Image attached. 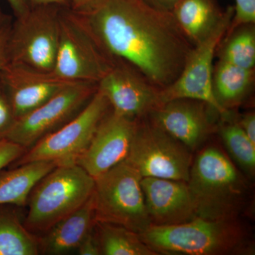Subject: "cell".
Masks as SVG:
<instances>
[{
  "mask_svg": "<svg viewBox=\"0 0 255 255\" xmlns=\"http://www.w3.org/2000/svg\"><path fill=\"white\" fill-rule=\"evenodd\" d=\"M14 13L15 17L21 16L31 9L29 0H6Z\"/></svg>",
  "mask_w": 255,
  "mask_h": 255,
  "instance_id": "33",
  "label": "cell"
},
{
  "mask_svg": "<svg viewBox=\"0 0 255 255\" xmlns=\"http://www.w3.org/2000/svg\"><path fill=\"white\" fill-rule=\"evenodd\" d=\"M11 24L9 21L0 28V71L9 61L8 41Z\"/></svg>",
  "mask_w": 255,
  "mask_h": 255,
  "instance_id": "30",
  "label": "cell"
},
{
  "mask_svg": "<svg viewBox=\"0 0 255 255\" xmlns=\"http://www.w3.org/2000/svg\"><path fill=\"white\" fill-rule=\"evenodd\" d=\"M102 255H156L142 241L138 233L110 223H96Z\"/></svg>",
  "mask_w": 255,
  "mask_h": 255,
  "instance_id": "23",
  "label": "cell"
},
{
  "mask_svg": "<svg viewBox=\"0 0 255 255\" xmlns=\"http://www.w3.org/2000/svg\"><path fill=\"white\" fill-rule=\"evenodd\" d=\"M143 1L154 9L164 11V12L171 13L181 0H143Z\"/></svg>",
  "mask_w": 255,
  "mask_h": 255,
  "instance_id": "32",
  "label": "cell"
},
{
  "mask_svg": "<svg viewBox=\"0 0 255 255\" xmlns=\"http://www.w3.org/2000/svg\"><path fill=\"white\" fill-rule=\"evenodd\" d=\"M126 159L142 177L186 182L193 162L191 150L159 127L148 115L137 119Z\"/></svg>",
  "mask_w": 255,
  "mask_h": 255,
  "instance_id": "7",
  "label": "cell"
},
{
  "mask_svg": "<svg viewBox=\"0 0 255 255\" xmlns=\"http://www.w3.org/2000/svg\"><path fill=\"white\" fill-rule=\"evenodd\" d=\"M233 13V6L219 28L205 41L193 48L177 80L159 91L160 105L175 99H193L209 104L221 117L229 113L230 111L223 110L215 99L212 91V75L216 48L227 31Z\"/></svg>",
  "mask_w": 255,
  "mask_h": 255,
  "instance_id": "11",
  "label": "cell"
},
{
  "mask_svg": "<svg viewBox=\"0 0 255 255\" xmlns=\"http://www.w3.org/2000/svg\"><path fill=\"white\" fill-rule=\"evenodd\" d=\"M27 150L22 146L6 139L0 140V172L11 163H14Z\"/></svg>",
  "mask_w": 255,
  "mask_h": 255,
  "instance_id": "27",
  "label": "cell"
},
{
  "mask_svg": "<svg viewBox=\"0 0 255 255\" xmlns=\"http://www.w3.org/2000/svg\"><path fill=\"white\" fill-rule=\"evenodd\" d=\"M78 254L80 255H100L101 248L97 236L93 234L92 231L89 233L78 248Z\"/></svg>",
  "mask_w": 255,
  "mask_h": 255,
  "instance_id": "29",
  "label": "cell"
},
{
  "mask_svg": "<svg viewBox=\"0 0 255 255\" xmlns=\"http://www.w3.org/2000/svg\"><path fill=\"white\" fill-rule=\"evenodd\" d=\"M148 117L189 150H194L217 130L221 115L205 102L181 98L162 104Z\"/></svg>",
  "mask_w": 255,
  "mask_h": 255,
  "instance_id": "13",
  "label": "cell"
},
{
  "mask_svg": "<svg viewBox=\"0 0 255 255\" xmlns=\"http://www.w3.org/2000/svg\"><path fill=\"white\" fill-rule=\"evenodd\" d=\"M141 179L127 159L96 178L92 194L95 223L117 225L138 234L150 227Z\"/></svg>",
  "mask_w": 255,
  "mask_h": 255,
  "instance_id": "5",
  "label": "cell"
},
{
  "mask_svg": "<svg viewBox=\"0 0 255 255\" xmlns=\"http://www.w3.org/2000/svg\"><path fill=\"white\" fill-rule=\"evenodd\" d=\"M95 224L92 195L88 201L65 219L55 223L39 240L40 250L47 254L62 255L78 249Z\"/></svg>",
  "mask_w": 255,
  "mask_h": 255,
  "instance_id": "18",
  "label": "cell"
},
{
  "mask_svg": "<svg viewBox=\"0 0 255 255\" xmlns=\"http://www.w3.org/2000/svg\"><path fill=\"white\" fill-rule=\"evenodd\" d=\"M105 0H70V10L80 16H86L98 9Z\"/></svg>",
  "mask_w": 255,
  "mask_h": 255,
  "instance_id": "28",
  "label": "cell"
},
{
  "mask_svg": "<svg viewBox=\"0 0 255 255\" xmlns=\"http://www.w3.org/2000/svg\"><path fill=\"white\" fill-rule=\"evenodd\" d=\"M226 148L236 162L253 176L255 170V145H253L232 112L221 117L217 128Z\"/></svg>",
  "mask_w": 255,
  "mask_h": 255,
  "instance_id": "24",
  "label": "cell"
},
{
  "mask_svg": "<svg viewBox=\"0 0 255 255\" xmlns=\"http://www.w3.org/2000/svg\"><path fill=\"white\" fill-rule=\"evenodd\" d=\"M31 6L54 5L70 9V0H29Z\"/></svg>",
  "mask_w": 255,
  "mask_h": 255,
  "instance_id": "34",
  "label": "cell"
},
{
  "mask_svg": "<svg viewBox=\"0 0 255 255\" xmlns=\"http://www.w3.org/2000/svg\"><path fill=\"white\" fill-rule=\"evenodd\" d=\"M216 57L245 69L255 67V24L242 25L226 33L216 48Z\"/></svg>",
  "mask_w": 255,
  "mask_h": 255,
  "instance_id": "21",
  "label": "cell"
},
{
  "mask_svg": "<svg viewBox=\"0 0 255 255\" xmlns=\"http://www.w3.org/2000/svg\"><path fill=\"white\" fill-rule=\"evenodd\" d=\"M97 91V83L73 82L40 107L16 119L6 140L28 150L80 113Z\"/></svg>",
  "mask_w": 255,
  "mask_h": 255,
  "instance_id": "10",
  "label": "cell"
},
{
  "mask_svg": "<svg viewBox=\"0 0 255 255\" xmlns=\"http://www.w3.org/2000/svg\"><path fill=\"white\" fill-rule=\"evenodd\" d=\"M148 79L130 64L120 59L97 83V90L114 112L127 118L139 119L160 105L159 91Z\"/></svg>",
  "mask_w": 255,
  "mask_h": 255,
  "instance_id": "12",
  "label": "cell"
},
{
  "mask_svg": "<svg viewBox=\"0 0 255 255\" xmlns=\"http://www.w3.org/2000/svg\"><path fill=\"white\" fill-rule=\"evenodd\" d=\"M10 18L7 14H5L2 8L0 6V28L6 23L9 22Z\"/></svg>",
  "mask_w": 255,
  "mask_h": 255,
  "instance_id": "35",
  "label": "cell"
},
{
  "mask_svg": "<svg viewBox=\"0 0 255 255\" xmlns=\"http://www.w3.org/2000/svg\"><path fill=\"white\" fill-rule=\"evenodd\" d=\"M238 124L246 134L248 138L255 145V112H250L241 116L237 119Z\"/></svg>",
  "mask_w": 255,
  "mask_h": 255,
  "instance_id": "31",
  "label": "cell"
},
{
  "mask_svg": "<svg viewBox=\"0 0 255 255\" xmlns=\"http://www.w3.org/2000/svg\"><path fill=\"white\" fill-rule=\"evenodd\" d=\"M140 184L152 225L172 226L196 219L195 210L187 182L142 177Z\"/></svg>",
  "mask_w": 255,
  "mask_h": 255,
  "instance_id": "16",
  "label": "cell"
},
{
  "mask_svg": "<svg viewBox=\"0 0 255 255\" xmlns=\"http://www.w3.org/2000/svg\"><path fill=\"white\" fill-rule=\"evenodd\" d=\"M62 9L54 5L31 6L27 12L15 18L8 41L9 63L53 72Z\"/></svg>",
  "mask_w": 255,
  "mask_h": 255,
  "instance_id": "8",
  "label": "cell"
},
{
  "mask_svg": "<svg viewBox=\"0 0 255 255\" xmlns=\"http://www.w3.org/2000/svg\"><path fill=\"white\" fill-rule=\"evenodd\" d=\"M55 167L54 162L38 161L0 172V206H24L35 186Z\"/></svg>",
  "mask_w": 255,
  "mask_h": 255,
  "instance_id": "20",
  "label": "cell"
},
{
  "mask_svg": "<svg viewBox=\"0 0 255 255\" xmlns=\"http://www.w3.org/2000/svg\"><path fill=\"white\" fill-rule=\"evenodd\" d=\"M0 206V255H36L39 240L23 226L12 211Z\"/></svg>",
  "mask_w": 255,
  "mask_h": 255,
  "instance_id": "22",
  "label": "cell"
},
{
  "mask_svg": "<svg viewBox=\"0 0 255 255\" xmlns=\"http://www.w3.org/2000/svg\"><path fill=\"white\" fill-rule=\"evenodd\" d=\"M110 109L108 100L97 90L80 113L28 148L14 162V167L38 161L57 166L77 164Z\"/></svg>",
  "mask_w": 255,
  "mask_h": 255,
  "instance_id": "9",
  "label": "cell"
},
{
  "mask_svg": "<svg viewBox=\"0 0 255 255\" xmlns=\"http://www.w3.org/2000/svg\"><path fill=\"white\" fill-rule=\"evenodd\" d=\"M16 119L43 105L70 84L53 72L8 63L0 71Z\"/></svg>",
  "mask_w": 255,
  "mask_h": 255,
  "instance_id": "15",
  "label": "cell"
},
{
  "mask_svg": "<svg viewBox=\"0 0 255 255\" xmlns=\"http://www.w3.org/2000/svg\"><path fill=\"white\" fill-rule=\"evenodd\" d=\"M232 7L230 5L223 10L218 0H181L171 14L189 42L196 46L219 28Z\"/></svg>",
  "mask_w": 255,
  "mask_h": 255,
  "instance_id": "17",
  "label": "cell"
},
{
  "mask_svg": "<svg viewBox=\"0 0 255 255\" xmlns=\"http://www.w3.org/2000/svg\"><path fill=\"white\" fill-rule=\"evenodd\" d=\"M15 121L9 97L0 78V140L6 138Z\"/></svg>",
  "mask_w": 255,
  "mask_h": 255,
  "instance_id": "26",
  "label": "cell"
},
{
  "mask_svg": "<svg viewBox=\"0 0 255 255\" xmlns=\"http://www.w3.org/2000/svg\"><path fill=\"white\" fill-rule=\"evenodd\" d=\"M80 16L112 58L130 64L159 89L177 80L194 47L171 13L143 0H105Z\"/></svg>",
  "mask_w": 255,
  "mask_h": 255,
  "instance_id": "1",
  "label": "cell"
},
{
  "mask_svg": "<svg viewBox=\"0 0 255 255\" xmlns=\"http://www.w3.org/2000/svg\"><path fill=\"white\" fill-rule=\"evenodd\" d=\"M80 15L63 8L53 73L70 82L98 83L115 63Z\"/></svg>",
  "mask_w": 255,
  "mask_h": 255,
  "instance_id": "6",
  "label": "cell"
},
{
  "mask_svg": "<svg viewBox=\"0 0 255 255\" xmlns=\"http://www.w3.org/2000/svg\"><path fill=\"white\" fill-rule=\"evenodd\" d=\"M255 70L218 60L214 65L212 91L216 102L226 112L243 105L253 92Z\"/></svg>",
  "mask_w": 255,
  "mask_h": 255,
  "instance_id": "19",
  "label": "cell"
},
{
  "mask_svg": "<svg viewBox=\"0 0 255 255\" xmlns=\"http://www.w3.org/2000/svg\"><path fill=\"white\" fill-rule=\"evenodd\" d=\"M94 188L95 179L78 164L57 166L32 190L25 226L46 232L83 206Z\"/></svg>",
  "mask_w": 255,
  "mask_h": 255,
  "instance_id": "4",
  "label": "cell"
},
{
  "mask_svg": "<svg viewBox=\"0 0 255 255\" xmlns=\"http://www.w3.org/2000/svg\"><path fill=\"white\" fill-rule=\"evenodd\" d=\"M187 183L196 218L236 220L246 204V178L217 147L210 146L198 154Z\"/></svg>",
  "mask_w": 255,
  "mask_h": 255,
  "instance_id": "2",
  "label": "cell"
},
{
  "mask_svg": "<svg viewBox=\"0 0 255 255\" xmlns=\"http://www.w3.org/2000/svg\"><path fill=\"white\" fill-rule=\"evenodd\" d=\"M137 120L119 115L110 109L101 121L90 145L77 164L96 179L125 160L130 150Z\"/></svg>",
  "mask_w": 255,
  "mask_h": 255,
  "instance_id": "14",
  "label": "cell"
},
{
  "mask_svg": "<svg viewBox=\"0 0 255 255\" xmlns=\"http://www.w3.org/2000/svg\"><path fill=\"white\" fill-rule=\"evenodd\" d=\"M139 236L157 255H231L248 247L246 231L236 220L196 218L172 226L151 225Z\"/></svg>",
  "mask_w": 255,
  "mask_h": 255,
  "instance_id": "3",
  "label": "cell"
},
{
  "mask_svg": "<svg viewBox=\"0 0 255 255\" xmlns=\"http://www.w3.org/2000/svg\"><path fill=\"white\" fill-rule=\"evenodd\" d=\"M234 13L226 33L242 25L255 24V0H235Z\"/></svg>",
  "mask_w": 255,
  "mask_h": 255,
  "instance_id": "25",
  "label": "cell"
}]
</instances>
